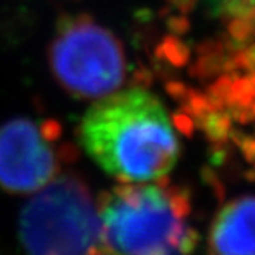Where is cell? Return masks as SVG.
I'll use <instances>...</instances> for the list:
<instances>
[{"label":"cell","mask_w":255,"mask_h":255,"mask_svg":"<svg viewBox=\"0 0 255 255\" xmlns=\"http://www.w3.org/2000/svg\"><path fill=\"white\" fill-rule=\"evenodd\" d=\"M93 255H119L116 252H113L111 249H108V248H100L97 252H94Z\"/></svg>","instance_id":"cell-18"},{"label":"cell","mask_w":255,"mask_h":255,"mask_svg":"<svg viewBox=\"0 0 255 255\" xmlns=\"http://www.w3.org/2000/svg\"><path fill=\"white\" fill-rule=\"evenodd\" d=\"M157 57L166 59L171 65L177 68H183L189 62V48L186 43H183L175 35H168L163 39L161 45L157 48Z\"/></svg>","instance_id":"cell-8"},{"label":"cell","mask_w":255,"mask_h":255,"mask_svg":"<svg viewBox=\"0 0 255 255\" xmlns=\"http://www.w3.org/2000/svg\"><path fill=\"white\" fill-rule=\"evenodd\" d=\"M228 32L234 42H239V43L245 45L254 35L252 20L245 19V17H234L228 25Z\"/></svg>","instance_id":"cell-11"},{"label":"cell","mask_w":255,"mask_h":255,"mask_svg":"<svg viewBox=\"0 0 255 255\" xmlns=\"http://www.w3.org/2000/svg\"><path fill=\"white\" fill-rule=\"evenodd\" d=\"M212 255H255V197L229 202L217 214L211 228Z\"/></svg>","instance_id":"cell-6"},{"label":"cell","mask_w":255,"mask_h":255,"mask_svg":"<svg viewBox=\"0 0 255 255\" xmlns=\"http://www.w3.org/2000/svg\"><path fill=\"white\" fill-rule=\"evenodd\" d=\"M168 28L175 35H181V34H186L191 29V22L186 15H174V17H169Z\"/></svg>","instance_id":"cell-15"},{"label":"cell","mask_w":255,"mask_h":255,"mask_svg":"<svg viewBox=\"0 0 255 255\" xmlns=\"http://www.w3.org/2000/svg\"><path fill=\"white\" fill-rule=\"evenodd\" d=\"M231 119L237 120L239 123H249L255 120V114L252 113V109L249 106H231Z\"/></svg>","instance_id":"cell-16"},{"label":"cell","mask_w":255,"mask_h":255,"mask_svg":"<svg viewBox=\"0 0 255 255\" xmlns=\"http://www.w3.org/2000/svg\"><path fill=\"white\" fill-rule=\"evenodd\" d=\"M226 59H228V56L225 54V51L198 54V59L191 66L189 72H191V76L200 77V79L212 77V76L218 74V72H222L225 69Z\"/></svg>","instance_id":"cell-9"},{"label":"cell","mask_w":255,"mask_h":255,"mask_svg":"<svg viewBox=\"0 0 255 255\" xmlns=\"http://www.w3.org/2000/svg\"><path fill=\"white\" fill-rule=\"evenodd\" d=\"M166 91H168V94L178 100V102H186V99L189 97V88L185 85V83H181V82H177V80H172L166 85Z\"/></svg>","instance_id":"cell-14"},{"label":"cell","mask_w":255,"mask_h":255,"mask_svg":"<svg viewBox=\"0 0 255 255\" xmlns=\"http://www.w3.org/2000/svg\"><path fill=\"white\" fill-rule=\"evenodd\" d=\"M222 9L229 17H245L252 20L255 17V0H223Z\"/></svg>","instance_id":"cell-10"},{"label":"cell","mask_w":255,"mask_h":255,"mask_svg":"<svg viewBox=\"0 0 255 255\" xmlns=\"http://www.w3.org/2000/svg\"><path fill=\"white\" fill-rule=\"evenodd\" d=\"M97 212L102 243L119 255H188L197 246L188 192L166 177L103 191Z\"/></svg>","instance_id":"cell-2"},{"label":"cell","mask_w":255,"mask_h":255,"mask_svg":"<svg viewBox=\"0 0 255 255\" xmlns=\"http://www.w3.org/2000/svg\"><path fill=\"white\" fill-rule=\"evenodd\" d=\"M168 2H171L172 5H175V8L180 9L181 12L188 14V12L194 11V8H195L198 0H168Z\"/></svg>","instance_id":"cell-17"},{"label":"cell","mask_w":255,"mask_h":255,"mask_svg":"<svg viewBox=\"0 0 255 255\" xmlns=\"http://www.w3.org/2000/svg\"><path fill=\"white\" fill-rule=\"evenodd\" d=\"M197 125L202 128V131L206 134L209 141L223 143L226 141L232 128V119L223 111H211L205 117L200 119Z\"/></svg>","instance_id":"cell-7"},{"label":"cell","mask_w":255,"mask_h":255,"mask_svg":"<svg viewBox=\"0 0 255 255\" xmlns=\"http://www.w3.org/2000/svg\"><path fill=\"white\" fill-rule=\"evenodd\" d=\"M174 125L177 129L181 132V134H185L188 137H191L194 134V129H195V122L194 119L186 114L185 111H180L174 116Z\"/></svg>","instance_id":"cell-13"},{"label":"cell","mask_w":255,"mask_h":255,"mask_svg":"<svg viewBox=\"0 0 255 255\" xmlns=\"http://www.w3.org/2000/svg\"><path fill=\"white\" fill-rule=\"evenodd\" d=\"M234 60L239 69H246L249 72H254L255 71V43L240 48L235 52Z\"/></svg>","instance_id":"cell-12"},{"label":"cell","mask_w":255,"mask_h":255,"mask_svg":"<svg viewBox=\"0 0 255 255\" xmlns=\"http://www.w3.org/2000/svg\"><path fill=\"white\" fill-rule=\"evenodd\" d=\"M251 109H252V113L255 114V100L252 102V105H251Z\"/></svg>","instance_id":"cell-19"},{"label":"cell","mask_w":255,"mask_h":255,"mask_svg":"<svg viewBox=\"0 0 255 255\" xmlns=\"http://www.w3.org/2000/svg\"><path fill=\"white\" fill-rule=\"evenodd\" d=\"M34 194L19 218L26 255H93L102 248L97 202L79 175L60 174Z\"/></svg>","instance_id":"cell-3"},{"label":"cell","mask_w":255,"mask_h":255,"mask_svg":"<svg viewBox=\"0 0 255 255\" xmlns=\"http://www.w3.org/2000/svg\"><path fill=\"white\" fill-rule=\"evenodd\" d=\"M48 62L56 82L82 100H97L116 93L126 77L122 42L83 12L68 14L59 20Z\"/></svg>","instance_id":"cell-4"},{"label":"cell","mask_w":255,"mask_h":255,"mask_svg":"<svg viewBox=\"0 0 255 255\" xmlns=\"http://www.w3.org/2000/svg\"><path fill=\"white\" fill-rule=\"evenodd\" d=\"M79 140L86 154L120 183L166 177L180 154L166 109L143 86L97 99L79 125Z\"/></svg>","instance_id":"cell-1"},{"label":"cell","mask_w":255,"mask_h":255,"mask_svg":"<svg viewBox=\"0 0 255 255\" xmlns=\"http://www.w3.org/2000/svg\"><path fill=\"white\" fill-rule=\"evenodd\" d=\"M76 155L57 120L12 119L0 128V188L34 194L59 177Z\"/></svg>","instance_id":"cell-5"}]
</instances>
